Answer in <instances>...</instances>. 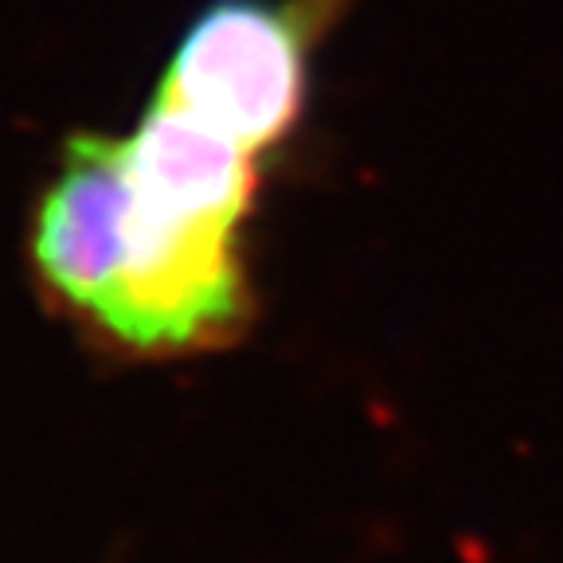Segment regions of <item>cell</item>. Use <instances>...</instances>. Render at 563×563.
<instances>
[{"instance_id": "1", "label": "cell", "mask_w": 563, "mask_h": 563, "mask_svg": "<svg viewBox=\"0 0 563 563\" xmlns=\"http://www.w3.org/2000/svg\"><path fill=\"white\" fill-rule=\"evenodd\" d=\"M344 4L349 0H211L180 32L153 98L266 157L298 130L313 44Z\"/></svg>"}, {"instance_id": "2", "label": "cell", "mask_w": 563, "mask_h": 563, "mask_svg": "<svg viewBox=\"0 0 563 563\" xmlns=\"http://www.w3.org/2000/svg\"><path fill=\"white\" fill-rule=\"evenodd\" d=\"M125 203L122 137L70 133L52 185L32 208V271L47 298L87 329L122 271Z\"/></svg>"}]
</instances>
